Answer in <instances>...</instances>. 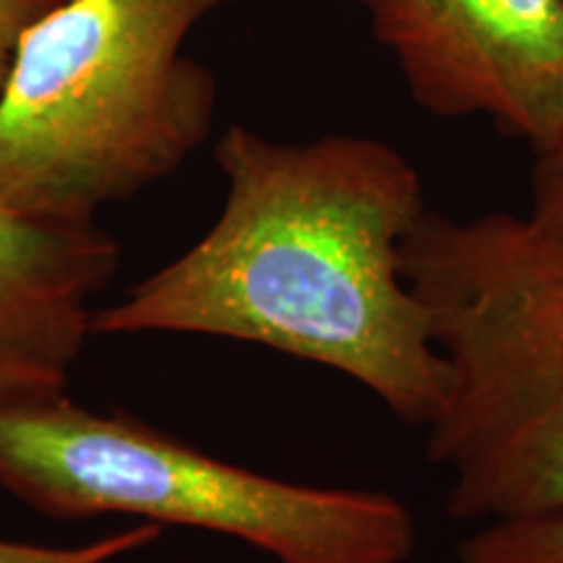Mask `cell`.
<instances>
[{"mask_svg":"<svg viewBox=\"0 0 563 563\" xmlns=\"http://www.w3.org/2000/svg\"><path fill=\"white\" fill-rule=\"evenodd\" d=\"M0 488L55 519L133 514L228 534L277 563H407L418 548L410 506L391 493L253 473L66 391H0Z\"/></svg>","mask_w":563,"mask_h":563,"instance_id":"obj_4","label":"cell"},{"mask_svg":"<svg viewBox=\"0 0 563 563\" xmlns=\"http://www.w3.org/2000/svg\"><path fill=\"white\" fill-rule=\"evenodd\" d=\"M415 104L534 150L563 129V0H352Z\"/></svg>","mask_w":563,"mask_h":563,"instance_id":"obj_5","label":"cell"},{"mask_svg":"<svg viewBox=\"0 0 563 563\" xmlns=\"http://www.w3.org/2000/svg\"><path fill=\"white\" fill-rule=\"evenodd\" d=\"M241 0H58L0 87V211L95 224L209 139L217 79L186 45Z\"/></svg>","mask_w":563,"mask_h":563,"instance_id":"obj_3","label":"cell"},{"mask_svg":"<svg viewBox=\"0 0 563 563\" xmlns=\"http://www.w3.org/2000/svg\"><path fill=\"white\" fill-rule=\"evenodd\" d=\"M121 264L100 224L26 222L0 211V357L68 368L91 336V298Z\"/></svg>","mask_w":563,"mask_h":563,"instance_id":"obj_6","label":"cell"},{"mask_svg":"<svg viewBox=\"0 0 563 563\" xmlns=\"http://www.w3.org/2000/svg\"><path fill=\"white\" fill-rule=\"evenodd\" d=\"M68 368L0 357V391H66Z\"/></svg>","mask_w":563,"mask_h":563,"instance_id":"obj_11","label":"cell"},{"mask_svg":"<svg viewBox=\"0 0 563 563\" xmlns=\"http://www.w3.org/2000/svg\"><path fill=\"white\" fill-rule=\"evenodd\" d=\"M530 228L563 256V129L534 150L530 180Z\"/></svg>","mask_w":563,"mask_h":563,"instance_id":"obj_9","label":"cell"},{"mask_svg":"<svg viewBox=\"0 0 563 563\" xmlns=\"http://www.w3.org/2000/svg\"><path fill=\"white\" fill-rule=\"evenodd\" d=\"M460 563H563V514L525 522H493L464 538Z\"/></svg>","mask_w":563,"mask_h":563,"instance_id":"obj_7","label":"cell"},{"mask_svg":"<svg viewBox=\"0 0 563 563\" xmlns=\"http://www.w3.org/2000/svg\"><path fill=\"white\" fill-rule=\"evenodd\" d=\"M58 0H0V87L9 76L13 51L21 34L37 21L42 13L51 11Z\"/></svg>","mask_w":563,"mask_h":563,"instance_id":"obj_10","label":"cell"},{"mask_svg":"<svg viewBox=\"0 0 563 563\" xmlns=\"http://www.w3.org/2000/svg\"><path fill=\"white\" fill-rule=\"evenodd\" d=\"M224 201L191 249L91 313V334H203L262 344L368 389L426 428L443 365L405 274L426 217L418 167L382 139L277 141L230 125Z\"/></svg>","mask_w":563,"mask_h":563,"instance_id":"obj_1","label":"cell"},{"mask_svg":"<svg viewBox=\"0 0 563 563\" xmlns=\"http://www.w3.org/2000/svg\"><path fill=\"white\" fill-rule=\"evenodd\" d=\"M405 274L443 376L428 456L460 522L563 514V256L525 214L428 209Z\"/></svg>","mask_w":563,"mask_h":563,"instance_id":"obj_2","label":"cell"},{"mask_svg":"<svg viewBox=\"0 0 563 563\" xmlns=\"http://www.w3.org/2000/svg\"><path fill=\"white\" fill-rule=\"evenodd\" d=\"M159 525L144 522L141 527L112 532L108 538L95 540V543L74 548H47L0 540V563H110L125 553L150 548L154 540H159Z\"/></svg>","mask_w":563,"mask_h":563,"instance_id":"obj_8","label":"cell"}]
</instances>
